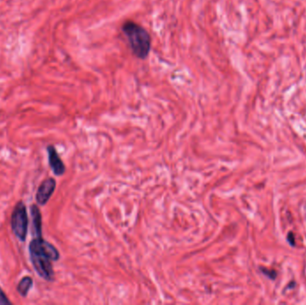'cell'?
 <instances>
[{"label":"cell","mask_w":306,"mask_h":305,"mask_svg":"<svg viewBox=\"0 0 306 305\" xmlns=\"http://www.w3.org/2000/svg\"><path fill=\"white\" fill-rule=\"evenodd\" d=\"M260 271L263 273V275H265V276H267L268 278H270V279H272V280H275V279L277 278V271H275V270H273V269L270 270V269H267V268L260 267Z\"/></svg>","instance_id":"8"},{"label":"cell","mask_w":306,"mask_h":305,"mask_svg":"<svg viewBox=\"0 0 306 305\" xmlns=\"http://www.w3.org/2000/svg\"><path fill=\"white\" fill-rule=\"evenodd\" d=\"M31 214L33 218V234L34 237L42 236V217L37 205L35 204L32 205Z\"/></svg>","instance_id":"6"},{"label":"cell","mask_w":306,"mask_h":305,"mask_svg":"<svg viewBox=\"0 0 306 305\" xmlns=\"http://www.w3.org/2000/svg\"><path fill=\"white\" fill-rule=\"evenodd\" d=\"M47 151L49 157V167L54 174L57 176L63 175L66 172V166L64 164L63 160H61L56 148L53 145H49L47 147Z\"/></svg>","instance_id":"5"},{"label":"cell","mask_w":306,"mask_h":305,"mask_svg":"<svg viewBox=\"0 0 306 305\" xmlns=\"http://www.w3.org/2000/svg\"><path fill=\"white\" fill-rule=\"evenodd\" d=\"M12 305L7 296L4 293L3 289L0 287V305Z\"/></svg>","instance_id":"9"},{"label":"cell","mask_w":306,"mask_h":305,"mask_svg":"<svg viewBox=\"0 0 306 305\" xmlns=\"http://www.w3.org/2000/svg\"><path fill=\"white\" fill-rule=\"evenodd\" d=\"M287 240L291 246H296L297 245L296 237H295V234L294 233L289 232L287 234Z\"/></svg>","instance_id":"10"},{"label":"cell","mask_w":306,"mask_h":305,"mask_svg":"<svg viewBox=\"0 0 306 305\" xmlns=\"http://www.w3.org/2000/svg\"><path fill=\"white\" fill-rule=\"evenodd\" d=\"M34 286V280L31 276H24L17 286V291L19 295L23 297H26L29 294L30 290Z\"/></svg>","instance_id":"7"},{"label":"cell","mask_w":306,"mask_h":305,"mask_svg":"<svg viewBox=\"0 0 306 305\" xmlns=\"http://www.w3.org/2000/svg\"><path fill=\"white\" fill-rule=\"evenodd\" d=\"M57 186L56 180L49 177L47 179L44 180L43 182L40 184L38 188V191L36 193V202L39 205L44 206L48 203L49 199L51 198L52 194L55 192Z\"/></svg>","instance_id":"4"},{"label":"cell","mask_w":306,"mask_h":305,"mask_svg":"<svg viewBox=\"0 0 306 305\" xmlns=\"http://www.w3.org/2000/svg\"><path fill=\"white\" fill-rule=\"evenodd\" d=\"M30 260L34 271L44 280H54L53 264L60 259L59 250L44 240L42 236L33 238L29 244Z\"/></svg>","instance_id":"1"},{"label":"cell","mask_w":306,"mask_h":305,"mask_svg":"<svg viewBox=\"0 0 306 305\" xmlns=\"http://www.w3.org/2000/svg\"><path fill=\"white\" fill-rule=\"evenodd\" d=\"M28 214L24 202L20 201L15 205L11 215V228L16 237L21 242H25L28 232Z\"/></svg>","instance_id":"3"},{"label":"cell","mask_w":306,"mask_h":305,"mask_svg":"<svg viewBox=\"0 0 306 305\" xmlns=\"http://www.w3.org/2000/svg\"><path fill=\"white\" fill-rule=\"evenodd\" d=\"M122 31L127 36L133 53L138 58L144 59L151 50V36L143 27L135 22L128 21L122 26Z\"/></svg>","instance_id":"2"}]
</instances>
